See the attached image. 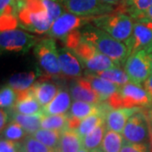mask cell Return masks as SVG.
<instances>
[{"label": "cell", "instance_id": "6da1fadb", "mask_svg": "<svg viewBox=\"0 0 152 152\" xmlns=\"http://www.w3.org/2000/svg\"><path fill=\"white\" fill-rule=\"evenodd\" d=\"M82 37L113 61L118 67L124 66L129 51L126 44L113 37L108 33L89 24L81 29Z\"/></svg>", "mask_w": 152, "mask_h": 152}, {"label": "cell", "instance_id": "7a4b0ae2", "mask_svg": "<svg viewBox=\"0 0 152 152\" xmlns=\"http://www.w3.org/2000/svg\"><path fill=\"white\" fill-rule=\"evenodd\" d=\"M107 102L111 109L130 108V107H151L152 103L151 96L140 85L134 83H127L118 87Z\"/></svg>", "mask_w": 152, "mask_h": 152}, {"label": "cell", "instance_id": "3957f363", "mask_svg": "<svg viewBox=\"0 0 152 152\" xmlns=\"http://www.w3.org/2000/svg\"><path fill=\"white\" fill-rule=\"evenodd\" d=\"M134 20L124 12L114 10L110 14L95 17L91 24L120 42H126L133 32Z\"/></svg>", "mask_w": 152, "mask_h": 152}, {"label": "cell", "instance_id": "277c9868", "mask_svg": "<svg viewBox=\"0 0 152 152\" xmlns=\"http://www.w3.org/2000/svg\"><path fill=\"white\" fill-rule=\"evenodd\" d=\"M82 66L91 72H101L118 67L113 60L101 53L92 44L84 39L74 50H71Z\"/></svg>", "mask_w": 152, "mask_h": 152}, {"label": "cell", "instance_id": "5b68a950", "mask_svg": "<svg viewBox=\"0 0 152 152\" xmlns=\"http://www.w3.org/2000/svg\"><path fill=\"white\" fill-rule=\"evenodd\" d=\"M33 53L39 64L48 75L55 78L63 76L58 60V49L53 38L40 40L34 47Z\"/></svg>", "mask_w": 152, "mask_h": 152}, {"label": "cell", "instance_id": "8992f818", "mask_svg": "<svg viewBox=\"0 0 152 152\" xmlns=\"http://www.w3.org/2000/svg\"><path fill=\"white\" fill-rule=\"evenodd\" d=\"M40 39L36 36L20 29L3 31L0 34V46L2 53H26L34 48Z\"/></svg>", "mask_w": 152, "mask_h": 152}, {"label": "cell", "instance_id": "52a82bcc", "mask_svg": "<svg viewBox=\"0 0 152 152\" xmlns=\"http://www.w3.org/2000/svg\"><path fill=\"white\" fill-rule=\"evenodd\" d=\"M124 70L130 82L136 85H144L152 75L151 53L145 50L131 54L124 64Z\"/></svg>", "mask_w": 152, "mask_h": 152}, {"label": "cell", "instance_id": "ba28073f", "mask_svg": "<svg viewBox=\"0 0 152 152\" xmlns=\"http://www.w3.org/2000/svg\"><path fill=\"white\" fill-rule=\"evenodd\" d=\"M69 13L85 17H97L113 12V5L102 0H58Z\"/></svg>", "mask_w": 152, "mask_h": 152}, {"label": "cell", "instance_id": "9c48e42d", "mask_svg": "<svg viewBox=\"0 0 152 152\" xmlns=\"http://www.w3.org/2000/svg\"><path fill=\"white\" fill-rule=\"evenodd\" d=\"M94 19L95 17L80 16L64 12L53 21L48 34L52 38H58L63 41L69 34L91 24Z\"/></svg>", "mask_w": 152, "mask_h": 152}, {"label": "cell", "instance_id": "30bf717a", "mask_svg": "<svg viewBox=\"0 0 152 152\" xmlns=\"http://www.w3.org/2000/svg\"><path fill=\"white\" fill-rule=\"evenodd\" d=\"M17 17L21 27L39 35L48 34L53 23L46 10H35L26 5L18 11Z\"/></svg>", "mask_w": 152, "mask_h": 152}, {"label": "cell", "instance_id": "8fae6325", "mask_svg": "<svg viewBox=\"0 0 152 152\" xmlns=\"http://www.w3.org/2000/svg\"><path fill=\"white\" fill-rule=\"evenodd\" d=\"M122 134L126 141L146 143L150 138V129L147 113L141 109L134 114L125 125Z\"/></svg>", "mask_w": 152, "mask_h": 152}, {"label": "cell", "instance_id": "7c38bea8", "mask_svg": "<svg viewBox=\"0 0 152 152\" xmlns=\"http://www.w3.org/2000/svg\"><path fill=\"white\" fill-rule=\"evenodd\" d=\"M125 44L129 51V56L141 50L147 51L152 44V20H135L132 35Z\"/></svg>", "mask_w": 152, "mask_h": 152}, {"label": "cell", "instance_id": "4fadbf2b", "mask_svg": "<svg viewBox=\"0 0 152 152\" xmlns=\"http://www.w3.org/2000/svg\"><path fill=\"white\" fill-rule=\"evenodd\" d=\"M69 92L74 101H82L95 104L102 103L99 94L86 77H80L71 81Z\"/></svg>", "mask_w": 152, "mask_h": 152}, {"label": "cell", "instance_id": "5bb4252c", "mask_svg": "<svg viewBox=\"0 0 152 152\" xmlns=\"http://www.w3.org/2000/svg\"><path fill=\"white\" fill-rule=\"evenodd\" d=\"M58 60L64 77L77 79L82 75V65L76 55L67 48L58 49Z\"/></svg>", "mask_w": 152, "mask_h": 152}, {"label": "cell", "instance_id": "9a60e30c", "mask_svg": "<svg viewBox=\"0 0 152 152\" xmlns=\"http://www.w3.org/2000/svg\"><path fill=\"white\" fill-rule=\"evenodd\" d=\"M141 109V107H130L110 110L106 115L105 124L107 129L122 134L129 119Z\"/></svg>", "mask_w": 152, "mask_h": 152}, {"label": "cell", "instance_id": "2e32d148", "mask_svg": "<svg viewBox=\"0 0 152 152\" xmlns=\"http://www.w3.org/2000/svg\"><path fill=\"white\" fill-rule=\"evenodd\" d=\"M16 102L14 106V111L26 115L42 113V107L34 96L31 87L26 91L16 92Z\"/></svg>", "mask_w": 152, "mask_h": 152}, {"label": "cell", "instance_id": "e0dca14e", "mask_svg": "<svg viewBox=\"0 0 152 152\" xmlns=\"http://www.w3.org/2000/svg\"><path fill=\"white\" fill-rule=\"evenodd\" d=\"M71 95L65 88H60L55 97L48 105L42 107L44 116L65 114L70 108Z\"/></svg>", "mask_w": 152, "mask_h": 152}, {"label": "cell", "instance_id": "ac0fdd59", "mask_svg": "<svg viewBox=\"0 0 152 152\" xmlns=\"http://www.w3.org/2000/svg\"><path fill=\"white\" fill-rule=\"evenodd\" d=\"M34 96L42 107H44L55 97L59 91V87L47 79L41 78L31 86Z\"/></svg>", "mask_w": 152, "mask_h": 152}, {"label": "cell", "instance_id": "d6986e66", "mask_svg": "<svg viewBox=\"0 0 152 152\" xmlns=\"http://www.w3.org/2000/svg\"><path fill=\"white\" fill-rule=\"evenodd\" d=\"M84 75L91 81L94 89L99 94L102 102H107L110 98V96L118 91V89L119 87L112 82L98 77L97 75H96L93 72H91V71H86Z\"/></svg>", "mask_w": 152, "mask_h": 152}, {"label": "cell", "instance_id": "ffe728a7", "mask_svg": "<svg viewBox=\"0 0 152 152\" xmlns=\"http://www.w3.org/2000/svg\"><path fill=\"white\" fill-rule=\"evenodd\" d=\"M83 147L81 135L74 129H65L62 131L58 152H78Z\"/></svg>", "mask_w": 152, "mask_h": 152}, {"label": "cell", "instance_id": "44dd1931", "mask_svg": "<svg viewBox=\"0 0 152 152\" xmlns=\"http://www.w3.org/2000/svg\"><path fill=\"white\" fill-rule=\"evenodd\" d=\"M9 116L10 117L11 121H14L21 126L26 131L28 134H32L36 131L42 128V119L43 114H34V115H26L16 113L15 111L10 113Z\"/></svg>", "mask_w": 152, "mask_h": 152}, {"label": "cell", "instance_id": "7402d4cb", "mask_svg": "<svg viewBox=\"0 0 152 152\" xmlns=\"http://www.w3.org/2000/svg\"><path fill=\"white\" fill-rule=\"evenodd\" d=\"M37 77V73L35 71L15 74L11 76L9 85L15 91V92H20L32 86L33 84L36 82L35 80Z\"/></svg>", "mask_w": 152, "mask_h": 152}, {"label": "cell", "instance_id": "603a6c76", "mask_svg": "<svg viewBox=\"0 0 152 152\" xmlns=\"http://www.w3.org/2000/svg\"><path fill=\"white\" fill-rule=\"evenodd\" d=\"M124 140L120 133L107 129L101 148L104 152H121Z\"/></svg>", "mask_w": 152, "mask_h": 152}, {"label": "cell", "instance_id": "cb8c5ba5", "mask_svg": "<svg viewBox=\"0 0 152 152\" xmlns=\"http://www.w3.org/2000/svg\"><path fill=\"white\" fill-rule=\"evenodd\" d=\"M93 73L98 77L112 82L118 86H122L130 81L127 73L120 67H115V68H112L107 70L101 71V72H93Z\"/></svg>", "mask_w": 152, "mask_h": 152}, {"label": "cell", "instance_id": "d4e9b609", "mask_svg": "<svg viewBox=\"0 0 152 152\" xmlns=\"http://www.w3.org/2000/svg\"><path fill=\"white\" fill-rule=\"evenodd\" d=\"M107 130L106 124H102L98 126L91 133L86 135L82 137V145L83 147L87 149L88 151H92L95 149L100 148L102 143L104 134Z\"/></svg>", "mask_w": 152, "mask_h": 152}, {"label": "cell", "instance_id": "484cf974", "mask_svg": "<svg viewBox=\"0 0 152 152\" xmlns=\"http://www.w3.org/2000/svg\"><path fill=\"white\" fill-rule=\"evenodd\" d=\"M152 5V0H122L118 10L123 11L133 19Z\"/></svg>", "mask_w": 152, "mask_h": 152}, {"label": "cell", "instance_id": "4316f807", "mask_svg": "<svg viewBox=\"0 0 152 152\" xmlns=\"http://www.w3.org/2000/svg\"><path fill=\"white\" fill-rule=\"evenodd\" d=\"M62 131L54 130V129H47L41 128L40 129L33 133L31 135L38 140L39 141L43 143L47 146L56 150L59 143Z\"/></svg>", "mask_w": 152, "mask_h": 152}, {"label": "cell", "instance_id": "83f0119b", "mask_svg": "<svg viewBox=\"0 0 152 152\" xmlns=\"http://www.w3.org/2000/svg\"><path fill=\"white\" fill-rule=\"evenodd\" d=\"M105 121H106V114L98 113L90 115L86 118L81 120L77 132L81 135V137H83L91 133L96 128H97L98 126L105 124Z\"/></svg>", "mask_w": 152, "mask_h": 152}, {"label": "cell", "instance_id": "f1b7e54d", "mask_svg": "<svg viewBox=\"0 0 152 152\" xmlns=\"http://www.w3.org/2000/svg\"><path fill=\"white\" fill-rule=\"evenodd\" d=\"M69 114H56L43 116L42 119V128L47 129L63 131L67 129Z\"/></svg>", "mask_w": 152, "mask_h": 152}, {"label": "cell", "instance_id": "f546056e", "mask_svg": "<svg viewBox=\"0 0 152 152\" xmlns=\"http://www.w3.org/2000/svg\"><path fill=\"white\" fill-rule=\"evenodd\" d=\"M1 133L2 135L4 136V139L13 141H19L23 140L28 134L26 131L20 125L14 121H11V123L7 125Z\"/></svg>", "mask_w": 152, "mask_h": 152}, {"label": "cell", "instance_id": "4dcf8cb0", "mask_svg": "<svg viewBox=\"0 0 152 152\" xmlns=\"http://www.w3.org/2000/svg\"><path fill=\"white\" fill-rule=\"evenodd\" d=\"M22 147L26 152H51L53 151V149L47 146L31 134H27L23 139Z\"/></svg>", "mask_w": 152, "mask_h": 152}, {"label": "cell", "instance_id": "1f68e13d", "mask_svg": "<svg viewBox=\"0 0 152 152\" xmlns=\"http://www.w3.org/2000/svg\"><path fill=\"white\" fill-rule=\"evenodd\" d=\"M15 91L9 85L2 87L0 92V106L2 109H10L16 102Z\"/></svg>", "mask_w": 152, "mask_h": 152}, {"label": "cell", "instance_id": "d6a6232c", "mask_svg": "<svg viewBox=\"0 0 152 152\" xmlns=\"http://www.w3.org/2000/svg\"><path fill=\"white\" fill-rule=\"evenodd\" d=\"M46 10L48 14L49 17L54 21L56 19L64 14V7L58 0H42Z\"/></svg>", "mask_w": 152, "mask_h": 152}, {"label": "cell", "instance_id": "836d02e7", "mask_svg": "<svg viewBox=\"0 0 152 152\" xmlns=\"http://www.w3.org/2000/svg\"><path fill=\"white\" fill-rule=\"evenodd\" d=\"M121 152H151V149L148 142L137 144L124 140Z\"/></svg>", "mask_w": 152, "mask_h": 152}, {"label": "cell", "instance_id": "e575fe53", "mask_svg": "<svg viewBox=\"0 0 152 152\" xmlns=\"http://www.w3.org/2000/svg\"><path fill=\"white\" fill-rule=\"evenodd\" d=\"M18 25H19V20L17 16L1 15V31L16 29Z\"/></svg>", "mask_w": 152, "mask_h": 152}, {"label": "cell", "instance_id": "d590c367", "mask_svg": "<svg viewBox=\"0 0 152 152\" xmlns=\"http://www.w3.org/2000/svg\"><path fill=\"white\" fill-rule=\"evenodd\" d=\"M22 147V144L6 139H1L0 152H18Z\"/></svg>", "mask_w": 152, "mask_h": 152}, {"label": "cell", "instance_id": "8d00e7d4", "mask_svg": "<svg viewBox=\"0 0 152 152\" xmlns=\"http://www.w3.org/2000/svg\"><path fill=\"white\" fill-rule=\"evenodd\" d=\"M15 5V0H0V12L1 14L7 13L14 10Z\"/></svg>", "mask_w": 152, "mask_h": 152}, {"label": "cell", "instance_id": "74e56055", "mask_svg": "<svg viewBox=\"0 0 152 152\" xmlns=\"http://www.w3.org/2000/svg\"><path fill=\"white\" fill-rule=\"evenodd\" d=\"M134 20H152V5L147 9L146 10L142 12L140 14H139L138 15H136L134 18Z\"/></svg>", "mask_w": 152, "mask_h": 152}, {"label": "cell", "instance_id": "f35d334b", "mask_svg": "<svg viewBox=\"0 0 152 152\" xmlns=\"http://www.w3.org/2000/svg\"><path fill=\"white\" fill-rule=\"evenodd\" d=\"M9 118H10V116L6 112V110L1 108V112H0V129H1V132L5 128L6 123L9 119Z\"/></svg>", "mask_w": 152, "mask_h": 152}, {"label": "cell", "instance_id": "ab89813d", "mask_svg": "<svg viewBox=\"0 0 152 152\" xmlns=\"http://www.w3.org/2000/svg\"><path fill=\"white\" fill-rule=\"evenodd\" d=\"M143 86L147 91L150 93V95H152V75L147 79V80L144 83Z\"/></svg>", "mask_w": 152, "mask_h": 152}, {"label": "cell", "instance_id": "60d3db41", "mask_svg": "<svg viewBox=\"0 0 152 152\" xmlns=\"http://www.w3.org/2000/svg\"><path fill=\"white\" fill-rule=\"evenodd\" d=\"M148 117V116H147ZM148 121H149V129H150V140H151V147L152 152V118L148 117Z\"/></svg>", "mask_w": 152, "mask_h": 152}, {"label": "cell", "instance_id": "b9f144b4", "mask_svg": "<svg viewBox=\"0 0 152 152\" xmlns=\"http://www.w3.org/2000/svg\"><path fill=\"white\" fill-rule=\"evenodd\" d=\"M102 1L111 5H117L122 2V0H102Z\"/></svg>", "mask_w": 152, "mask_h": 152}, {"label": "cell", "instance_id": "7bdbcfd3", "mask_svg": "<svg viewBox=\"0 0 152 152\" xmlns=\"http://www.w3.org/2000/svg\"><path fill=\"white\" fill-rule=\"evenodd\" d=\"M146 113H147V116H148V117H151V118H152V106L150 107V109L147 111Z\"/></svg>", "mask_w": 152, "mask_h": 152}, {"label": "cell", "instance_id": "ee69618b", "mask_svg": "<svg viewBox=\"0 0 152 152\" xmlns=\"http://www.w3.org/2000/svg\"><path fill=\"white\" fill-rule=\"evenodd\" d=\"M90 152H104V151L102 150V148H97V149H95V150L91 151Z\"/></svg>", "mask_w": 152, "mask_h": 152}, {"label": "cell", "instance_id": "f6af8a7d", "mask_svg": "<svg viewBox=\"0 0 152 152\" xmlns=\"http://www.w3.org/2000/svg\"><path fill=\"white\" fill-rule=\"evenodd\" d=\"M78 152H90V151H88L87 149L84 148V147H82L81 149H80V150Z\"/></svg>", "mask_w": 152, "mask_h": 152}, {"label": "cell", "instance_id": "bcb514c9", "mask_svg": "<svg viewBox=\"0 0 152 152\" xmlns=\"http://www.w3.org/2000/svg\"><path fill=\"white\" fill-rule=\"evenodd\" d=\"M146 52H148L149 53H152V44L151 45V47H150V48H148V50H147Z\"/></svg>", "mask_w": 152, "mask_h": 152}, {"label": "cell", "instance_id": "7dc6e473", "mask_svg": "<svg viewBox=\"0 0 152 152\" xmlns=\"http://www.w3.org/2000/svg\"><path fill=\"white\" fill-rule=\"evenodd\" d=\"M18 152H26V151L23 149V147H21V148H20V151H19Z\"/></svg>", "mask_w": 152, "mask_h": 152}, {"label": "cell", "instance_id": "c3c4849f", "mask_svg": "<svg viewBox=\"0 0 152 152\" xmlns=\"http://www.w3.org/2000/svg\"><path fill=\"white\" fill-rule=\"evenodd\" d=\"M151 71H152V53H151Z\"/></svg>", "mask_w": 152, "mask_h": 152}, {"label": "cell", "instance_id": "681fc988", "mask_svg": "<svg viewBox=\"0 0 152 152\" xmlns=\"http://www.w3.org/2000/svg\"><path fill=\"white\" fill-rule=\"evenodd\" d=\"M51 152H58V151H57V150H53V151H52Z\"/></svg>", "mask_w": 152, "mask_h": 152}, {"label": "cell", "instance_id": "f907efd6", "mask_svg": "<svg viewBox=\"0 0 152 152\" xmlns=\"http://www.w3.org/2000/svg\"></svg>", "mask_w": 152, "mask_h": 152}]
</instances>
